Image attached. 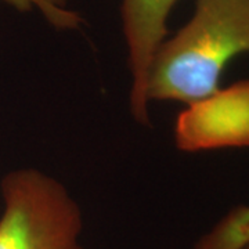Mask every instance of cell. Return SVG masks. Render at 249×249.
Returning <instances> with one entry per match:
<instances>
[{
  "instance_id": "obj_1",
  "label": "cell",
  "mask_w": 249,
  "mask_h": 249,
  "mask_svg": "<svg viewBox=\"0 0 249 249\" xmlns=\"http://www.w3.org/2000/svg\"><path fill=\"white\" fill-rule=\"evenodd\" d=\"M249 53V0H196L186 25L154 54L147 100L191 104L219 89L227 64Z\"/></svg>"
},
{
  "instance_id": "obj_2",
  "label": "cell",
  "mask_w": 249,
  "mask_h": 249,
  "mask_svg": "<svg viewBox=\"0 0 249 249\" xmlns=\"http://www.w3.org/2000/svg\"><path fill=\"white\" fill-rule=\"evenodd\" d=\"M0 249H83L78 202L57 178L34 168L1 180Z\"/></svg>"
},
{
  "instance_id": "obj_3",
  "label": "cell",
  "mask_w": 249,
  "mask_h": 249,
  "mask_svg": "<svg viewBox=\"0 0 249 249\" xmlns=\"http://www.w3.org/2000/svg\"><path fill=\"white\" fill-rule=\"evenodd\" d=\"M175 144L183 152L249 147V79L187 104L175 122Z\"/></svg>"
},
{
  "instance_id": "obj_4",
  "label": "cell",
  "mask_w": 249,
  "mask_h": 249,
  "mask_svg": "<svg viewBox=\"0 0 249 249\" xmlns=\"http://www.w3.org/2000/svg\"><path fill=\"white\" fill-rule=\"evenodd\" d=\"M178 0H122V29L132 73L130 112L137 124H150L147 78L154 54L168 34V18Z\"/></svg>"
},
{
  "instance_id": "obj_5",
  "label": "cell",
  "mask_w": 249,
  "mask_h": 249,
  "mask_svg": "<svg viewBox=\"0 0 249 249\" xmlns=\"http://www.w3.org/2000/svg\"><path fill=\"white\" fill-rule=\"evenodd\" d=\"M249 245V205L232 208L196 241L194 249H244Z\"/></svg>"
},
{
  "instance_id": "obj_6",
  "label": "cell",
  "mask_w": 249,
  "mask_h": 249,
  "mask_svg": "<svg viewBox=\"0 0 249 249\" xmlns=\"http://www.w3.org/2000/svg\"><path fill=\"white\" fill-rule=\"evenodd\" d=\"M19 11L37 9L42 16L57 29H76L82 24V17L73 10L65 9L60 0H3Z\"/></svg>"
},
{
  "instance_id": "obj_7",
  "label": "cell",
  "mask_w": 249,
  "mask_h": 249,
  "mask_svg": "<svg viewBox=\"0 0 249 249\" xmlns=\"http://www.w3.org/2000/svg\"><path fill=\"white\" fill-rule=\"evenodd\" d=\"M244 249H249V245H247V247H245V248Z\"/></svg>"
}]
</instances>
